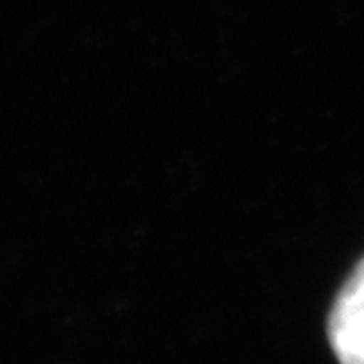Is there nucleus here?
Wrapping results in <instances>:
<instances>
[{
    "instance_id": "obj_1",
    "label": "nucleus",
    "mask_w": 364,
    "mask_h": 364,
    "mask_svg": "<svg viewBox=\"0 0 364 364\" xmlns=\"http://www.w3.org/2000/svg\"><path fill=\"white\" fill-rule=\"evenodd\" d=\"M329 341L341 364H364V259L333 303Z\"/></svg>"
}]
</instances>
